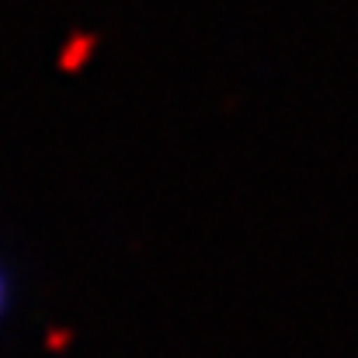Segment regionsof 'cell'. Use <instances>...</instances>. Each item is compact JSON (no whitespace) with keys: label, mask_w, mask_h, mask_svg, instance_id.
<instances>
[{"label":"cell","mask_w":358,"mask_h":358,"mask_svg":"<svg viewBox=\"0 0 358 358\" xmlns=\"http://www.w3.org/2000/svg\"><path fill=\"white\" fill-rule=\"evenodd\" d=\"M7 303H10V278H7V271L0 264V317L7 313Z\"/></svg>","instance_id":"cell-1"}]
</instances>
